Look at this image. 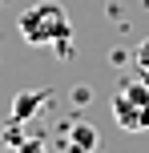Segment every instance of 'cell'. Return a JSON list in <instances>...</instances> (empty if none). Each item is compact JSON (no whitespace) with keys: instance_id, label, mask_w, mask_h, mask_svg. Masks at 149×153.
<instances>
[{"instance_id":"1","label":"cell","mask_w":149,"mask_h":153,"mask_svg":"<svg viewBox=\"0 0 149 153\" xmlns=\"http://www.w3.org/2000/svg\"><path fill=\"white\" fill-rule=\"evenodd\" d=\"M20 36L28 45H53L56 56H69L73 45V20L56 0H40V4L20 12Z\"/></svg>"},{"instance_id":"2","label":"cell","mask_w":149,"mask_h":153,"mask_svg":"<svg viewBox=\"0 0 149 153\" xmlns=\"http://www.w3.org/2000/svg\"><path fill=\"white\" fill-rule=\"evenodd\" d=\"M113 121L125 133H145L149 129V81L125 76L113 89Z\"/></svg>"},{"instance_id":"3","label":"cell","mask_w":149,"mask_h":153,"mask_svg":"<svg viewBox=\"0 0 149 153\" xmlns=\"http://www.w3.org/2000/svg\"><path fill=\"white\" fill-rule=\"evenodd\" d=\"M97 145H101V133L85 117H73V121L61 125V149L64 153H97Z\"/></svg>"},{"instance_id":"4","label":"cell","mask_w":149,"mask_h":153,"mask_svg":"<svg viewBox=\"0 0 149 153\" xmlns=\"http://www.w3.org/2000/svg\"><path fill=\"white\" fill-rule=\"evenodd\" d=\"M48 97H53L48 89H24V93H16L12 97V125H28L32 117L48 105Z\"/></svg>"},{"instance_id":"5","label":"cell","mask_w":149,"mask_h":153,"mask_svg":"<svg viewBox=\"0 0 149 153\" xmlns=\"http://www.w3.org/2000/svg\"><path fill=\"white\" fill-rule=\"evenodd\" d=\"M133 69H137V76H141V81H149V40H141V45H137V53H133Z\"/></svg>"},{"instance_id":"6","label":"cell","mask_w":149,"mask_h":153,"mask_svg":"<svg viewBox=\"0 0 149 153\" xmlns=\"http://www.w3.org/2000/svg\"><path fill=\"white\" fill-rule=\"evenodd\" d=\"M16 153H48V141L44 137H20L16 141Z\"/></svg>"}]
</instances>
